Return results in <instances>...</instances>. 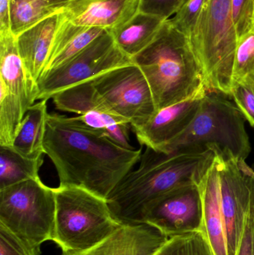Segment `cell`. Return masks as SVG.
I'll return each instance as SVG.
<instances>
[{"label": "cell", "mask_w": 254, "mask_h": 255, "mask_svg": "<svg viewBox=\"0 0 254 255\" xmlns=\"http://www.w3.org/2000/svg\"><path fill=\"white\" fill-rule=\"evenodd\" d=\"M142 223L155 228L169 239L201 231L203 205L197 183L176 187L152 201L145 208Z\"/></svg>", "instance_id": "cell-10"}, {"label": "cell", "mask_w": 254, "mask_h": 255, "mask_svg": "<svg viewBox=\"0 0 254 255\" xmlns=\"http://www.w3.org/2000/svg\"><path fill=\"white\" fill-rule=\"evenodd\" d=\"M132 61L149 83L157 112L207 88L187 36L171 19L164 21L152 43L133 57Z\"/></svg>", "instance_id": "cell-3"}, {"label": "cell", "mask_w": 254, "mask_h": 255, "mask_svg": "<svg viewBox=\"0 0 254 255\" xmlns=\"http://www.w3.org/2000/svg\"><path fill=\"white\" fill-rule=\"evenodd\" d=\"M237 255H254V196L245 219L243 236Z\"/></svg>", "instance_id": "cell-30"}, {"label": "cell", "mask_w": 254, "mask_h": 255, "mask_svg": "<svg viewBox=\"0 0 254 255\" xmlns=\"http://www.w3.org/2000/svg\"><path fill=\"white\" fill-rule=\"evenodd\" d=\"M89 82L107 108L128 121L132 129L146 124L157 112L149 83L134 64L113 69Z\"/></svg>", "instance_id": "cell-9"}, {"label": "cell", "mask_w": 254, "mask_h": 255, "mask_svg": "<svg viewBox=\"0 0 254 255\" xmlns=\"http://www.w3.org/2000/svg\"><path fill=\"white\" fill-rule=\"evenodd\" d=\"M187 37L208 91L230 97L238 40L231 0H207Z\"/></svg>", "instance_id": "cell-5"}, {"label": "cell", "mask_w": 254, "mask_h": 255, "mask_svg": "<svg viewBox=\"0 0 254 255\" xmlns=\"http://www.w3.org/2000/svg\"><path fill=\"white\" fill-rule=\"evenodd\" d=\"M25 113L18 97L0 83V146L12 147Z\"/></svg>", "instance_id": "cell-22"}, {"label": "cell", "mask_w": 254, "mask_h": 255, "mask_svg": "<svg viewBox=\"0 0 254 255\" xmlns=\"http://www.w3.org/2000/svg\"><path fill=\"white\" fill-rule=\"evenodd\" d=\"M0 255H40L0 225Z\"/></svg>", "instance_id": "cell-27"}, {"label": "cell", "mask_w": 254, "mask_h": 255, "mask_svg": "<svg viewBox=\"0 0 254 255\" xmlns=\"http://www.w3.org/2000/svg\"><path fill=\"white\" fill-rule=\"evenodd\" d=\"M131 64L132 59L116 46L107 31L62 65L45 73L37 84V101L50 100L67 88Z\"/></svg>", "instance_id": "cell-8"}, {"label": "cell", "mask_w": 254, "mask_h": 255, "mask_svg": "<svg viewBox=\"0 0 254 255\" xmlns=\"http://www.w3.org/2000/svg\"><path fill=\"white\" fill-rule=\"evenodd\" d=\"M0 83L18 97L25 112L37 101V87L28 78L11 31L0 33Z\"/></svg>", "instance_id": "cell-16"}, {"label": "cell", "mask_w": 254, "mask_h": 255, "mask_svg": "<svg viewBox=\"0 0 254 255\" xmlns=\"http://www.w3.org/2000/svg\"><path fill=\"white\" fill-rule=\"evenodd\" d=\"M254 88V28L239 37L233 68V87Z\"/></svg>", "instance_id": "cell-23"}, {"label": "cell", "mask_w": 254, "mask_h": 255, "mask_svg": "<svg viewBox=\"0 0 254 255\" xmlns=\"http://www.w3.org/2000/svg\"><path fill=\"white\" fill-rule=\"evenodd\" d=\"M230 97L234 103L254 128V90L251 87L241 85H234Z\"/></svg>", "instance_id": "cell-28"}, {"label": "cell", "mask_w": 254, "mask_h": 255, "mask_svg": "<svg viewBox=\"0 0 254 255\" xmlns=\"http://www.w3.org/2000/svg\"><path fill=\"white\" fill-rule=\"evenodd\" d=\"M197 184L202 199L201 232L208 241L214 255H228L226 231L221 207L219 161L216 154L213 163Z\"/></svg>", "instance_id": "cell-15"}, {"label": "cell", "mask_w": 254, "mask_h": 255, "mask_svg": "<svg viewBox=\"0 0 254 255\" xmlns=\"http://www.w3.org/2000/svg\"><path fill=\"white\" fill-rule=\"evenodd\" d=\"M107 31L101 28L75 25L66 17L57 33L43 74L80 53Z\"/></svg>", "instance_id": "cell-17"}, {"label": "cell", "mask_w": 254, "mask_h": 255, "mask_svg": "<svg viewBox=\"0 0 254 255\" xmlns=\"http://www.w3.org/2000/svg\"><path fill=\"white\" fill-rule=\"evenodd\" d=\"M55 214V188L40 177L0 190V225L37 253L53 239Z\"/></svg>", "instance_id": "cell-7"}, {"label": "cell", "mask_w": 254, "mask_h": 255, "mask_svg": "<svg viewBox=\"0 0 254 255\" xmlns=\"http://www.w3.org/2000/svg\"><path fill=\"white\" fill-rule=\"evenodd\" d=\"M207 91L202 88L186 100L158 111L146 124L133 128L140 145L161 151L189 127Z\"/></svg>", "instance_id": "cell-11"}, {"label": "cell", "mask_w": 254, "mask_h": 255, "mask_svg": "<svg viewBox=\"0 0 254 255\" xmlns=\"http://www.w3.org/2000/svg\"><path fill=\"white\" fill-rule=\"evenodd\" d=\"M231 9L239 38L253 28L254 0H231Z\"/></svg>", "instance_id": "cell-26"}, {"label": "cell", "mask_w": 254, "mask_h": 255, "mask_svg": "<svg viewBox=\"0 0 254 255\" xmlns=\"http://www.w3.org/2000/svg\"><path fill=\"white\" fill-rule=\"evenodd\" d=\"M43 157L29 159L12 147L0 146V190L31 178H38Z\"/></svg>", "instance_id": "cell-21"}, {"label": "cell", "mask_w": 254, "mask_h": 255, "mask_svg": "<svg viewBox=\"0 0 254 255\" xmlns=\"http://www.w3.org/2000/svg\"><path fill=\"white\" fill-rule=\"evenodd\" d=\"M253 89L254 90V88H253Z\"/></svg>", "instance_id": "cell-34"}, {"label": "cell", "mask_w": 254, "mask_h": 255, "mask_svg": "<svg viewBox=\"0 0 254 255\" xmlns=\"http://www.w3.org/2000/svg\"><path fill=\"white\" fill-rule=\"evenodd\" d=\"M180 0H140L139 11L167 20L180 8Z\"/></svg>", "instance_id": "cell-29"}, {"label": "cell", "mask_w": 254, "mask_h": 255, "mask_svg": "<svg viewBox=\"0 0 254 255\" xmlns=\"http://www.w3.org/2000/svg\"><path fill=\"white\" fill-rule=\"evenodd\" d=\"M53 239L62 253H79L101 244L124 226L114 218L105 199L73 185L55 188Z\"/></svg>", "instance_id": "cell-4"}, {"label": "cell", "mask_w": 254, "mask_h": 255, "mask_svg": "<svg viewBox=\"0 0 254 255\" xmlns=\"http://www.w3.org/2000/svg\"><path fill=\"white\" fill-rule=\"evenodd\" d=\"M154 255H214L201 231L169 238Z\"/></svg>", "instance_id": "cell-24"}, {"label": "cell", "mask_w": 254, "mask_h": 255, "mask_svg": "<svg viewBox=\"0 0 254 255\" xmlns=\"http://www.w3.org/2000/svg\"><path fill=\"white\" fill-rule=\"evenodd\" d=\"M72 0H10V31L15 37L47 19L62 13Z\"/></svg>", "instance_id": "cell-20"}, {"label": "cell", "mask_w": 254, "mask_h": 255, "mask_svg": "<svg viewBox=\"0 0 254 255\" xmlns=\"http://www.w3.org/2000/svg\"><path fill=\"white\" fill-rule=\"evenodd\" d=\"M65 19L64 12L52 15L16 37L27 74L37 87L46 70L57 33Z\"/></svg>", "instance_id": "cell-13"}, {"label": "cell", "mask_w": 254, "mask_h": 255, "mask_svg": "<svg viewBox=\"0 0 254 255\" xmlns=\"http://www.w3.org/2000/svg\"><path fill=\"white\" fill-rule=\"evenodd\" d=\"M140 0H72L64 13L75 25L113 31L137 12Z\"/></svg>", "instance_id": "cell-12"}, {"label": "cell", "mask_w": 254, "mask_h": 255, "mask_svg": "<svg viewBox=\"0 0 254 255\" xmlns=\"http://www.w3.org/2000/svg\"><path fill=\"white\" fill-rule=\"evenodd\" d=\"M188 1V0H180V7H182V6H183V4H185V3H186V1ZM180 8H179V9H180Z\"/></svg>", "instance_id": "cell-32"}, {"label": "cell", "mask_w": 254, "mask_h": 255, "mask_svg": "<svg viewBox=\"0 0 254 255\" xmlns=\"http://www.w3.org/2000/svg\"><path fill=\"white\" fill-rule=\"evenodd\" d=\"M164 21L138 11L126 23L109 32L116 46L132 59L152 43Z\"/></svg>", "instance_id": "cell-18"}, {"label": "cell", "mask_w": 254, "mask_h": 255, "mask_svg": "<svg viewBox=\"0 0 254 255\" xmlns=\"http://www.w3.org/2000/svg\"><path fill=\"white\" fill-rule=\"evenodd\" d=\"M45 154L55 166L59 185L82 187L107 199L139 163L142 148L128 149L76 119L49 114Z\"/></svg>", "instance_id": "cell-1"}, {"label": "cell", "mask_w": 254, "mask_h": 255, "mask_svg": "<svg viewBox=\"0 0 254 255\" xmlns=\"http://www.w3.org/2000/svg\"><path fill=\"white\" fill-rule=\"evenodd\" d=\"M48 100H39L25 113L12 148L23 157L38 159L45 154L44 139L47 125Z\"/></svg>", "instance_id": "cell-19"}, {"label": "cell", "mask_w": 254, "mask_h": 255, "mask_svg": "<svg viewBox=\"0 0 254 255\" xmlns=\"http://www.w3.org/2000/svg\"><path fill=\"white\" fill-rule=\"evenodd\" d=\"M9 3L10 0H0V33L10 31Z\"/></svg>", "instance_id": "cell-31"}, {"label": "cell", "mask_w": 254, "mask_h": 255, "mask_svg": "<svg viewBox=\"0 0 254 255\" xmlns=\"http://www.w3.org/2000/svg\"><path fill=\"white\" fill-rule=\"evenodd\" d=\"M253 27L254 28V13H253Z\"/></svg>", "instance_id": "cell-33"}, {"label": "cell", "mask_w": 254, "mask_h": 255, "mask_svg": "<svg viewBox=\"0 0 254 255\" xmlns=\"http://www.w3.org/2000/svg\"><path fill=\"white\" fill-rule=\"evenodd\" d=\"M168 239L158 229L146 223L124 225L92 248L61 255H154Z\"/></svg>", "instance_id": "cell-14"}, {"label": "cell", "mask_w": 254, "mask_h": 255, "mask_svg": "<svg viewBox=\"0 0 254 255\" xmlns=\"http://www.w3.org/2000/svg\"><path fill=\"white\" fill-rule=\"evenodd\" d=\"M224 96L207 91L189 127L158 151L172 153L217 145L231 151L236 158L246 160L252 147L246 118L235 103Z\"/></svg>", "instance_id": "cell-6"}, {"label": "cell", "mask_w": 254, "mask_h": 255, "mask_svg": "<svg viewBox=\"0 0 254 255\" xmlns=\"http://www.w3.org/2000/svg\"><path fill=\"white\" fill-rule=\"evenodd\" d=\"M207 0H188L171 21L179 31L189 36L193 29Z\"/></svg>", "instance_id": "cell-25"}, {"label": "cell", "mask_w": 254, "mask_h": 255, "mask_svg": "<svg viewBox=\"0 0 254 255\" xmlns=\"http://www.w3.org/2000/svg\"><path fill=\"white\" fill-rule=\"evenodd\" d=\"M215 156L211 146L172 153L146 148L138 168L131 170L106 199L112 214L122 225L142 223L149 203L176 187L198 182Z\"/></svg>", "instance_id": "cell-2"}]
</instances>
